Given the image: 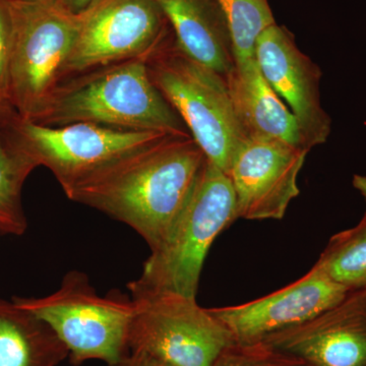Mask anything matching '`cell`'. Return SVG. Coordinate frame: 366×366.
Wrapping results in <instances>:
<instances>
[{
	"label": "cell",
	"mask_w": 366,
	"mask_h": 366,
	"mask_svg": "<svg viewBox=\"0 0 366 366\" xmlns=\"http://www.w3.org/2000/svg\"><path fill=\"white\" fill-rule=\"evenodd\" d=\"M206 160L192 136H170L99 171L66 197L131 226L154 250L167 237Z\"/></svg>",
	"instance_id": "1"
},
{
	"label": "cell",
	"mask_w": 366,
	"mask_h": 366,
	"mask_svg": "<svg viewBox=\"0 0 366 366\" xmlns=\"http://www.w3.org/2000/svg\"><path fill=\"white\" fill-rule=\"evenodd\" d=\"M32 122L46 127L93 124L122 131L190 136L143 59L98 67L64 79Z\"/></svg>",
	"instance_id": "2"
},
{
	"label": "cell",
	"mask_w": 366,
	"mask_h": 366,
	"mask_svg": "<svg viewBox=\"0 0 366 366\" xmlns=\"http://www.w3.org/2000/svg\"><path fill=\"white\" fill-rule=\"evenodd\" d=\"M228 175L208 159L167 237L152 250L132 293L168 291L196 298L199 277L217 236L237 220Z\"/></svg>",
	"instance_id": "3"
},
{
	"label": "cell",
	"mask_w": 366,
	"mask_h": 366,
	"mask_svg": "<svg viewBox=\"0 0 366 366\" xmlns=\"http://www.w3.org/2000/svg\"><path fill=\"white\" fill-rule=\"evenodd\" d=\"M147 66L207 159L227 174L245 139L225 78L182 51L174 36L151 55Z\"/></svg>",
	"instance_id": "4"
},
{
	"label": "cell",
	"mask_w": 366,
	"mask_h": 366,
	"mask_svg": "<svg viewBox=\"0 0 366 366\" xmlns=\"http://www.w3.org/2000/svg\"><path fill=\"white\" fill-rule=\"evenodd\" d=\"M14 43L9 66V104L32 122L64 79L78 39L81 14L55 0H11Z\"/></svg>",
	"instance_id": "5"
},
{
	"label": "cell",
	"mask_w": 366,
	"mask_h": 366,
	"mask_svg": "<svg viewBox=\"0 0 366 366\" xmlns=\"http://www.w3.org/2000/svg\"><path fill=\"white\" fill-rule=\"evenodd\" d=\"M14 303L51 327L69 349L74 365L97 360L112 365L129 352L134 301L122 295H99L79 272L67 274L52 295L14 298Z\"/></svg>",
	"instance_id": "6"
},
{
	"label": "cell",
	"mask_w": 366,
	"mask_h": 366,
	"mask_svg": "<svg viewBox=\"0 0 366 366\" xmlns=\"http://www.w3.org/2000/svg\"><path fill=\"white\" fill-rule=\"evenodd\" d=\"M134 312L127 335L129 352L171 366H215L235 342L227 327L197 303L168 291L132 293Z\"/></svg>",
	"instance_id": "7"
},
{
	"label": "cell",
	"mask_w": 366,
	"mask_h": 366,
	"mask_svg": "<svg viewBox=\"0 0 366 366\" xmlns=\"http://www.w3.org/2000/svg\"><path fill=\"white\" fill-rule=\"evenodd\" d=\"M6 127L14 143L37 167L51 171L66 194L107 166L171 136L93 124L46 127L20 117Z\"/></svg>",
	"instance_id": "8"
},
{
	"label": "cell",
	"mask_w": 366,
	"mask_h": 366,
	"mask_svg": "<svg viewBox=\"0 0 366 366\" xmlns=\"http://www.w3.org/2000/svg\"><path fill=\"white\" fill-rule=\"evenodd\" d=\"M79 14L78 39L62 81L98 67L147 61L173 36L156 0H96Z\"/></svg>",
	"instance_id": "9"
},
{
	"label": "cell",
	"mask_w": 366,
	"mask_h": 366,
	"mask_svg": "<svg viewBox=\"0 0 366 366\" xmlns=\"http://www.w3.org/2000/svg\"><path fill=\"white\" fill-rule=\"evenodd\" d=\"M307 154L278 139H245L227 172L237 218L281 220L300 194L297 178Z\"/></svg>",
	"instance_id": "10"
},
{
	"label": "cell",
	"mask_w": 366,
	"mask_h": 366,
	"mask_svg": "<svg viewBox=\"0 0 366 366\" xmlns=\"http://www.w3.org/2000/svg\"><path fill=\"white\" fill-rule=\"evenodd\" d=\"M348 292L315 264L305 276L276 292L242 305L209 308V312L227 327L235 344L254 345L314 319Z\"/></svg>",
	"instance_id": "11"
},
{
	"label": "cell",
	"mask_w": 366,
	"mask_h": 366,
	"mask_svg": "<svg viewBox=\"0 0 366 366\" xmlns=\"http://www.w3.org/2000/svg\"><path fill=\"white\" fill-rule=\"evenodd\" d=\"M254 59L262 76L293 113L310 150L326 143L332 120L320 101L322 71L286 26L274 25L257 41Z\"/></svg>",
	"instance_id": "12"
},
{
	"label": "cell",
	"mask_w": 366,
	"mask_h": 366,
	"mask_svg": "<svg viewBox=\"0 0 366 366\" xmlns=\"http://www.w3.org/2000/svg\"><path fill=\"white\" fill-rule=\"evenodd\" d=\"M261 344L310 366H366V288Z\"/></svg>",
	"instance_id": "13"
},
{
	"label": "cell",
	"mask_w": 366,
	"mask_h": 366,
	"mask_svg": "<svg viewBox=\"0 0 366 366\" xmlns=\"http://www.w3.org/2000/svg\"><path fill=\"white\" fill-rule=\"evenodd\" d=\"M225 79L245 139H278L310 151L297 119L262 76L254 57L235 61Z\"/></svg>",
	"instance_id": "14"
},
{
	"label": "cell",
	"mask_w": 366,
	"mask_h": 366,
	"mask_svg": "<svg viewBox=\"0 0 366 366\" xmlns=\"http://www.w3.org/2000/svg\"><path fill=\"white\" fill-rule=\"evenodd\" d=\"M182 51L226 79L235 64L225 14L217 0H156Z\"/></svg>",
	"instance_id": "15"
},
{
	"label": "cell",
	"mask_w": 366,
	"mask_h": 366,
	"mask_svg": "<svg viewBox=\"0 0 366 366\" xmlns=\"http://www.w3.org/2000/svg\"><path fill=\"white\" fill-rule=\"evenodd\" d=\"M69 355L45 322L0 300V366H57Z\"/></svg>",
	"instance_id": "16"
},
{
	"label": "cell",
	"mask_w": 366,
	"mask_h": 366,
	"mask_svg": "<svg viewBox=\"0 0 366 366\" xmlns=\"http://www.w3.org/2000/svg\"><path fill=\"white\" fill-rule=\"evenodd\" d=\"M353 185L366 201V177L355 175ZM315 266L347 290L366 288V212L355 227L330 239Z\"/></svg>",
	"instance_id": "17"
},
{
	"label": "cell",
	"mask_w": 366,
	"mask_h": 366,
	"mask_svg": "<svg viewBox=\"0 0 366 366\" xmlns=\"http://www.w3.org/2000/svg\"><path fill=\"white\" fill-rule=\"evenodd\" d=\"M0 122V232L21 235L26 227L21 190L37 166L14 143Z\"/></svg>",
	"instance_id": "18"
},
{
	"label": "cell",
	"mask_w": 366,
	"mask_h": 366,
	"mask_svg": "<svg viewBox=\"0 0 366 366\" xmlns=\"http://www.w3.org/2000/svg\"><path fill=\"white\" fill-rule=\"evenodd\" d=\"M227 21L235 61L254 59L257 41L276 23L269 0H217Z\"/></svg>",
	"instance_id": "19"
},
{
	"label": "cell",
	"mask_w": 366,
	"mask_h": 366,
	"mask_svg": "<svg viewBox=\"0 0 366 366\" xmlns=\"http://www.w3.org/2000/svg\"><path fill=\"white\" fill-rule=\"evenodd\" d=\"M215 366H310L262 344H234L221 355Z\"/></svg>",
	"instance_id": "20"
},
{
	"label": "cell",
	"mask_w": 366,
	"mask_h": 366,
	"mask_svg": "<svg viewBox=\"0 0 366 366\" xmlns=\"http://www.w3.org/2000/svg\"><path fill=\"white\" fill-rule=\"evenodd\" d=\"M14 43L11 0H0V103L9 104V66Z\"/></svg>",
	"instance_id": "21"
},
{
	"label": "cell",
	"mask_w": 366,
	"mask_h": 366,
	"mask_svg": "<svg viewBox=\"0 0 366 366\" xmlns=\"http://www.w3.org/2000/svg\"><path fill=\"white\" fill-rule=\"evenodd\" d=\"M108 366H171L163 361L156 360L150 355L144 353L127 352L119 361L114 365Z\"/></svg>",
	"instance_id": "22"
},
{
	"label": "cell",
	"mask_w": 366,
	"mask_h": 366,
	"mask_svg": "<svg viewBox=\"0 0 366 366\" xmlns=\"http://www.w3.org/2000/svg\"><path fill=\"white\" fill-rule=\"evenodd\" d=\"M55 1L69 13L79 14L85 11L96 0H55Z\"/></svg>",
	"instance_id": "23"
},
{
	"label": "cell",
	"mask_w": 366,
	"mask_h": 366,
	"mask_svg": "<svg viewBox=\"0 0 366 366\" xmlns=\"http://www.w3.org/2000/svg\"><path fill=\"white\" fill-rule=\"evenodd\" d=\"M19 117L18 113L14 112L13 107L11 105L4 104L0 103V122H11L14 117Z\"/></svg>",
	"instance_id": "24"
},
{
	"label": "cell",
	"mask_w": 366,
	"mask_h": 366,
	"mask_svg": "<svg viewBox=\"0 0 366 366\" xmlns=\"http://www.w3.org/2000/svg\"><path fill=\"white\" fill-rule=\"evenodd\" d=\"M18 1H23V2H36V1H42V0H18Z\"/></svg>",
	"instance_id": "25"
}]
</instances>
